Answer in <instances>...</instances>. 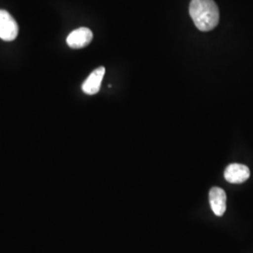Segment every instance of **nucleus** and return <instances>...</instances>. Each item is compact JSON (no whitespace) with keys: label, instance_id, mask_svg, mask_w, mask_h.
I'll list each match as a JSON object with an SVG mask.
<instances>
[{"label":"nucleus","instance_id":"obj_2","mask_svg":"<svg viewBox=\"0 0 253 253\" xmlns=\"http://www.w3.org/2000/svg\"><path fill=\"white\" fill-rule=\"evenodd\" d=\"M17 22L7 10L0 9V39L5 42H12L18 36Z\"/></svg>","mask_w":253,"mask_h":253},{"label":"nucleus","instance_id":"obj_5","mask_svg":"<svg viewBox=\"0 0 253 253\" xmlns=\"http://www.w3.org/2000/svg\"><path fill=\"white\" fill-rule=\"evenodd\" d=\"M226 200V193L220 188L214 187L209 191V203L216 216L221 217L225 213Z\"/></svg>","mask_w":253,"mask_h":253},{"label":"nucleus","instance_id":"obj_4","mask_svg":"<svg viewBox=\"0 0 253 253\" xmlns=\"http://www.w3.org/2000/svg\"><path fill=\"white\" fill-rule=\"evenodd\" d=\"M93 39V33L87 27H80L73 30L67 38V43L73 49H81L88 45Z\"/></svg>","mask_w":253,"mask_h":253},{"label":"nucleus","instance_id":"obj_1","mask_svg":"<svg viewBox=\"0 0 253 253\" xmlns=\"http://www.w3.org/2000/svg\"><path fill=\"white\" fill-rule=\"evenodd\" d=\"M190 14L196 27L208 32L217 27L219 11L214 0H191Z\"/></svg>","mask_w":253,"mask_h":253},{"label":"nucleus","instance_id":"obj_3","mask_svg":"<svg viewBox=\"0 0 253 253\" xmlns=\"http://www.w3.org/2000/svg\"><path fill=\"white\" fill-rule=\"evenodd\" d=\"M251 176V171L248 166L239 163H232L227 166L224 172L226 181L232 184H241Z\"/></svg>","mask_w":253,"mask_h":253},{"label":"nucleus","instance_id":"obj_6","mask_svg":"<svg viewBox=\"0 0 253 253\" xmlns=\"http://www.w3.org/2000/svg\"><path fill=\"white\" fill-rule=\"evenodd\" d=\"M105 74V68L100 67L92 72L87 79L84 81L82 85L83 91L87 95H95L100 89L101 82Z\"/></svg>","mask_w":253,"mask_h":253}]
</instances>
